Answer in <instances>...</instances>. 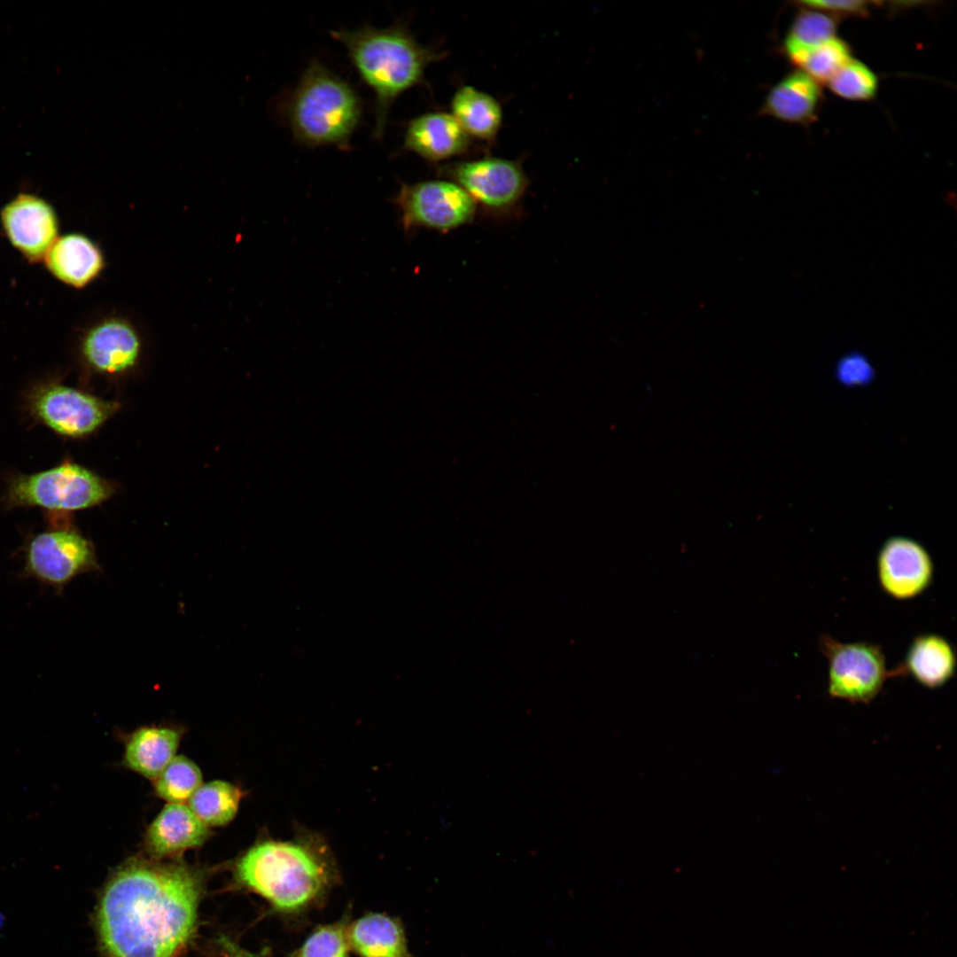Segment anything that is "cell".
Returning a JSON list of instances; mask_svg holds the SVG:
<instances>
[{
    "label": "cell",
    "mask_w": 957,
    "mask_h": 957,
    "mask_svg": "<svg viewBox=\"0 0 957 957\" xmlns=\"http://www.w3.org/2000/svg\"><path fill=\"white\" fill-rule=\"evenodd\" d=\"M205 876L179 860L133 857L109 876L94 915L105 957H175L194 935Z\"/></svg>",
    "instance_id": "obj_1"
},
{
    "label": "cell",
    "mask_w": 957,
    "mask_h": 957,
    "mask_svg": "<svg viewBox=\"0 0 957 957\" xmlns=\"http://www.w3.org/2000/svg\"><path fill=\"white\" fill-rule=\"evenodd\" d=\"M233 872L239 886L284 914L310 907L338 879L325 839L305 829L290 840L260 838L236 860Z\"/></svg>",
    "instance_id": "obj_2"
},
{
    "label": "cell",
    "mask_w": 957,
    "mask_h": 957,
    "mask_svg": "<svg viewBox=\"0 0 957 957\" xmlns=\"http://www.w3.org/2000/svg\"><path fill=\"white\" fill-rule=\"evenodd\" d=\"M330 35L345 47L361 79L375 95L376 139L385 134L395 99L424 83L426 68L446 56L439 49L419 43L403 23L385 28L364 26L331 30Z\"/></svg>",
    "instance_id": "obj_3"
},
{
    "label": "cell",
    "mask_w": 957,
    "mask_h": 957,
    "mask_svg": "<svg viewBox=\"0 0 957 957\" xmlns=\"http://www.w3.org/2000/svg\"><path fill=\"white\" fill-rule=\"evenodd\" d=\"M362 110L361 99L353 87L314 59L286 99L284 117L300 144L349 150Z\"/></svg>",
    "instance_id": "obj_4"
},
{
    "label": "cell",
    "mask_w": 957,
    "mask_h": 957,
    "mask_svg": "<svg viewBox=\"0 0 957 957\" xmlns=\"http://www.w3.org/2000/svg\"><path fill=\"white\" fill-rule=\"evenodd\" d=\"M112 494L110 485L73 462L34 474L12 477L3 497L8 508L39 507L51 511H74L93 507Z\"/></svg>",
    "instance_id": "obj_5"
},
{
    "label": "cell",
    "mask_w": 957,
    "mask_h": 957,
    "mask_svg": "<svg viewBox=\"0 0 957 957\" xmlns=\"http://www.w3.org/2000/svg\"><path fill=\"white\" fill-rule=\"evenodd\" d=\"M438 175L463 188L486 218L503 222L523 214L529 179L517 160L485 157L455 161L439 167Z\"/></svg>",
    "instance_id": "obj_6"
},
{
    "label": "cell",
    "mask_w": 957,
    "mask_h": 957,
    "mask_svg": "<svg viewBox=\"0 0 957 957\" xmlns=\"http://www.w3.org/2000/svg\"><path fill=\"white\" fill-rule=\"evenodd\" d=\"M393 201L406 234L421 229L448 233L471 224L478 214L464 190L445 178L402 183Z\"/></svg>",
    "instance_id": "obj_7"
},
{
    "label": "cell",
    "mask_w": 957,
    "mask_h": 957,
    "mask_svg": "<svg viewBox=\"0 0 957 957\" xmlns=\"http://www.w3.org/2000/svg\"><path fill=\"white\" fill-rule=\"evenodd\" d=\"M819 645L829 664V694L836 698L869 703L889 676L906 673L902 666L887 671L884 654L878 645L841 642L825 634L821 636Z\"/></svg>",
    "instance_id": "obj_8"
},
{
    "label": "cell",
    "mask_w": 957,
    "mask_h": 957,
    "mask_svg": "<svg viewBox=\"0 0 957 957\" xmlns=\"http://www.w3.org/2000/svg\"><path fill=\"white\" fill-rule=\"evenodd\" d=\"M27 405L35 419L71 438L93 432L117 408L113 402L57 382L35 385L27 396Z\"/></svg>",
    "instance_id": "obj_9"
},
{
    "label": "cell",
    "mask_w": 957,
    "mask_h": 957,
    "mask_svg": "<svg viewBox=\"0 0 957 957\" xmlns=\"http://www.w3.org/2000/svg\"><path fill=\"white\" fill-rule=\"evenodd\" d=\"M95 566L92 544L72 528L36 533L24 549L23 573L56 590Z\"/></svg>",
    "instance_id": "obj_10"
},
{
    "label": "cell",
    "mask_w": 957,
    "mask_h": 957,
    "mask_svg": "<svg viewBox=\"0 0 957 957\" xmlns=\"http://www.w3.org/2000/svg\"><path fill=\"white\" fill-rule=\"evenodd\" d=\"M142 349L138 328L121 315H111L96 321L84 331L80 340L84 362L94 371L108 375L133 369Z\"/></svg>",
    "instance_id": "obj_11"
},
{
    "label": "cell",
    "mask_w": 957,
    "mask_h": 957,
    "mask_svg": "<svg viewBox=\"0 0 957 957\" xmlns=\"http://www.w3.org/2000/svg\"><path fill=\"white\" fill-rule=\"evenodd\" d=\"M0 219L9 242L31 262L43 261L59 237L55 209L33 193L21 192L8 201Z\"/></svg>",
    "instance_id": "obj_12"
},
{
    "label": "cell",
    "mask_w": 957,
    "mask_h": 957,
    "mask_svg": "<svg viewBox=\"0 0 957 957\" xmlns=\"http://www.w3.org/2000/svg\"><path fill=\"white\" fill-rule=\"evenodd\" d=\"M880 585L896 599H909L922 594L933 577V562L917 541L893 536L882 545L877 559Z\"/></svg>",
    "instance_id": "obj_13"
},
{
    "label": "cell",
    "mask_w": 957,
    "mask_h": 957,
    "mask_svg": "<svg viewBox=\"0 0 957 957\" xmlns=\"http://www.w3.org/2000/svg\"><path fill=\"white\" fill-rule=\"evenodd\" d=\"M209 827L184 803H168L149 825L144 847L153 859H175L198 848L211 836Z\"/></svg>",
    "instance_id": "obj_14"
},
{
    "label": "cell",
    "mask_w": 957,
    "mask_h": 957,
    "mask_svg": "<svg viewBox=\"0 0 957 957\" xmlns=\"http://www.w3.org/2000/svg\"><path fill=\"white\" fill-rule=\"evenodd\" d=\"M471 145V138L450 113L431 112L408 123L402 150L438 163L466 153Z\"/></svg>",
    "instance_id": "obj_15"
},
{
    "label": "cell",
    "mask_w": 957,
    "mask_h": 957,
    "mask_svg": "<svg viewBox=\"0 0 957 957\" xmlns=\"http://www.w3.org/2000/svg\"><path fill=\"white\" fill-rule=\"evenodd\" d=\"M823 99L820 83L799 69L788 74L769 90L759 113L807 126L817 119Z\"/></svg>",
    "instance_id": "obj_16"
},
{
    "label": "cell",
    "mask_w": 957,
    "mask_h": 957,
    "mask_svg": "<svg viewBox=\"0 0 957 957\" xmlns=\"http://www.w3.org/2000/svg\"><path fill=\"white\" fill-rule=\"evenodd\" d=\"M43 261L53 276L74 288H83L92 283L105 266L98 245L82 233L58 237Z\"/></svg>",
    "instance_id": "obj_17"
},
{
    "label": "cell",
    "mask_w": 957,
    "mask_h": 957,
    "mask_svg": "<svg viewBox=\"0 0 957 957\" xmlns=\"http://www.w3.org/2000/svg\"><path fill=\"white\" fill-rule=\"evenodd\" d=\"M182 731L170 727L148 726L135 730L125 743L123 764L154 780L176 756Z\"/></svg>",
    "instance_id": "obj_18"
},
{
    "label": "cell",
    "mask_w": 957,
    "mask_h": 957,
    "mask_svg": "<svg viewBox=\"0 0 957 957\" xmlns=\"http://www.w3.org/2000/svg\"><path fill=\"white\" fill-rule=\"evenodd\" d=\"M347 940L362 957H410L401 922L384 914H368L348 924Z\"/></svg>",
    "instance_id": "obj_19"
},
{
    "label": "cell",
    "mask_w": 957,
    "mask_h": 957,
    "mask_svg": "<svg viewBox=\"0 0 957 957\" xmlns=\"http://www.w3.org/2000/svg\"><path fill=\"white\" fill-rule=\"evenodd\" d=\"M901 666L922 686L937 689L953 676L956 655L952 644L943 636L921 634L914 639Z\"/></svg>",
    "instance_id": "obj_20"
},
{
    "label": "cell",
    "mask_w": 957,
    "mask_h": 957,
    "mask_svg": "<svg viewBox=\"0 0 957 957\" xmlns=\"http://www.w3.org/2000/svg\"><path fill=\"white\" fill-rule=\"evenodd\" d=\"M451 114L471 138L491 144L502 124V108L492 95L471 85L459 87L450 103Z\"/></svg>",
    "instance_id": "obj_21"
},
{
    "label": "cell",
    "mask_w": 957,
    "mask_h": 957,
    "mask_svg": "<svg viewBox=\"0 0 957 957\" xmlns=\"http://www.w3.org/2000/svg\"><path fill=\"white\" fill-rule=\"evenodd\" d=\"M782 43V52L793 65L799 66L810 51L836 37L837 21L826 12L798 6Z\"/></svg>",
    "instance_id": "obj_22"
},
{
    "label": "cell",
    "mask_w": 957,
    "mask_h": 957,
    "mask_svg": "<svg viewBox=\"0 0 957 957\" xmlns=\"http://www.w3.org/2000/svg\"><path fill=\"white\" fill-rule=\"evenodd\" d=\"M243 796L237 786L216 780L202 784L188 805L207 827L225 826L235 818Z\"/></svg>",
    "instance_id": "obj_23"
},
{
    "label": "cell",
    "mask_w": 957,
    "mask_h": 957,
    "mask_svg": "<svg viewBox=\"0 0 957 957\" xmlns=\"http://www.w3.org/2000/svg\"><path fill=\"white\" fill-rule=\"evenodd\" d=\"M199 767L185 756H175L153 780L156 795L168 803L189 801L203 784Z\"/></svg>",
    "instance_id": "obj_24"
},
{
    "label": "cell",
    "mask_w": 957,
    "mask_h": 957,
    "mask_svg": "<svg viewBox=\"0 0 957 957\" xmlns=\"http://www.w3.org/2000/svg\"><path fill=\"white\" fill-rule=\"evenodd\" d=\"M836 96L852 101H869L878 89L876 74L864 63L851 58L828 82Z\"/></svg>",
    "instance_id": "obj_25"
},
{
    "label": "cell",
    "mask_w": 957,
    "mask_h": 957,
    "mask_svg": "<svg viewBox=\"0 0 957 957\" xmlns=\"http://www.w3.org/2000/svg\"><path fill=\"white\" fill-rule=\"evenodd\" d=\"M851 58L850 45L834 37L810 51L798 67L819 83L828 82Z\"/></svg>",
    "instance_id": "obj_26"
},
{
    "label": "cell",
    "mask_w": 957,
    "mask_h": 957,
    "mask_svg": "<svg viewBox=\"0 0 957 957\" xmlns=\"http://www.w3.org/2000/svg\"><path fill=\"white\" fill-rule=\"evenodd\" d=\"M347 925L340 921L319 926L292 957H348Z\"/></svg>",
    "instance_id": "obj_27"
},
{
    "label": "cell",
    "mask_w": 957,
    "mask_h": 957,
    "mask_svg": "<svg viewBox=\"0 0 957 957\" xmlns=\"http://www.w3.org/2000/svg\"><path fill=\"white\" fill-rule=\"evenodd\" d=\"M837 380L848 386L866 385L875 377V370L869 360L861 353L852 352L844 355L836 363Z\"/></svg>",
    "instance_id": "obj_28"
},
{
    "label": "cell",
    "mask_w": 957,
    "mask_h": 957,
    "mask_svg": "<svg viewBox=\"0 0 957 957\" xmlns=\"http://www.w3.org/2000/svg\"><path fill=\"white\" fill-rule=\"evenodd\" d=\"M799 6L818 10L832 16L864 17L868 14V2L865 1H798Z\"/></svg>",
    "instance_id": "obj_29"
}]
</instances>
